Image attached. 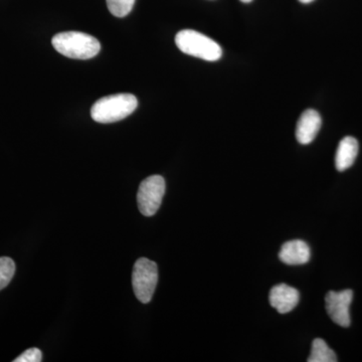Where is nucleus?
Here are the masks:
<instances>
[{"label": "nucleus", "mask_w": 362, "mask_h": 362, "mask_svg": "<svg viewBox=\"0 0 362 362\" xmlns=\"http://www.w3.org/2000/svg\"><path fill=\"white\" fill-rule=\"evenodd\" d=\"M52 47L66 58L89 59L96 57L101 49L99 40L84 33H59L52 40Z\"/></svg>", "instance_id": "nucleus-1"}, {"label": "nucleus", "mask_w": 362, "mask_h": 362, "mask_svg": "<svg viewBox=\"0 0 362 362\" xmlns=\"http://www.w3.org/2000/svg\"><path fill=\"white\" fill-rule=\"evenodd\" d=\"M137 106V98L134 95H111L101 98L93 105L90 116L98 123H114L127 118L136 110Z\"/></svg>", "instance_id": "nucleus-2"}, {"label": "nucleus", "mask_w": 362, "mask_h": 362, "mask_svg": "<svg viewBox=\"0 0 362 362\" xmlns=\"http://www.w3.org/2000/svg\"><path fill=\"white\" fill-rule=\"evenodd\" d=\"M175 44L183 54L204 61H218L223 56V49L218 42L195 30H181L176 35Z\"/></svg>", "instance_id": "nucleus-3"}, {"label": "nucleus", "mask_w": 362, "mask_h": 362, "mask_svg": "<svg viewBox=\"0 0 362 362\" xmlns=\"http://www.w3.org/2000/svg\"><path fill=\"white\" fill-rule=\"evenodd\" d=\"M158 283V267L156 262L141 258L136 262L132 274L135 296L141 303H149Z\"/></svg>", "instance_id": "nucleus-4"}, {"label": "nucleus", "mask_w": 362, "mask_h": 362, "mask_svg": "<svg viewBox=\"0 0 362 362\" xmlns=\"http://www.w3.org/2000/svg\"><path fill=\"white\" fill-rule=\"evenodd\" d=\"M165 180L160 175H152L142 181L137 194L138 207L145 216H154L161 206L165 194Z\"/></svg>", "instance_id": "nucleus-5"}, {"label": "nucleus", "mask_w": 362, "mask_h": 362, "mask_svg": "<svg viewBox=\"0 0 362 362\" xmlns=\"http://www.w3.org/2000/svg\"><path fill=\"white\" fill-rule=\"evenodd\" d=\"M354 299L351 290L340 292L330 291L325 297V306L331 320L341 327L350 325L349 307Z\"/></svg>", "instance_id": "nucleus-6"}, {"label": "nucleus", "mask_w": 362, "mask_h": 362, "mask_svg": "<svg viewBox=\"0 0 362 362\" xmlns=\"http://www.w3.org/2000/svg\"><path fill=\"white\" fill-rule=\"evenodd\" d=\"M299 292L291 286H274L269 295L271 306L281 314L289 313L299 303Z\"/></svg>", "instance_id": "nucleus-7"}, {"label": "nucleus", "mask_w": 362, "mask_h": 362, "mask_svg": "<svg viewBox=\"0 0 362 362\" xmlns=\"http://www.w3.org/2000/svg\"><path fill=\"white\" fill-rule=\"evenodd\" d=\"M322 125L320 114L313 109L304 111L297 122L296 138L302 145L310 144Z\"/></svg>", "instance_id": "nucleus-8"}, {"label": "nucleus", "mask_w": 362, "mask_h": 362, "mask_svg": "<svg viewBox=\"0 0 362 362\" xmlns=\"http://www.w3.org/2000/svg\"><path fill=\"white\" fill-rule=\"evenodd\" d=\"M311 257L310 247L302 240L285 243L279 252V258L287 265H303Z\"/></svg>", "instance_id": "nucleus-9"}, {"label": "nucleus", "mask_w": 362, "mask_h": 362, "mask_svg": "<svg viewBox=\"0 0 362 362\" xmlns=\"http://www.w3.org/2000/svg\"><path fill=\"white\" fill-rule=\"evenodd\" d=\"M358 142L356 138L350 136L343 138L338 145L337 156H335V166L338 171L342 173L351 168L358 154Z\"/></svg>", "instance_id": "nucleus-10"}, {"label": "nucleus", "mask_w": 362, "mask_h": 362, "mask_svg": "<svg viewBox=\"0 0 362 362\" xmlns=\"http://www.w3.org/2000/svg\"><path fill=\"white\" fill-rule=\"evenodd\" d=\"M337 356L335 352L326 344L324 340L317 338L312 343L310 356L308 362H337Z\"/></svg>", "instance_id": "nucleus-11"}, {"label": "nucleus", "mask_w": 362, "mask_h": 362, "mask_svg": "<svg viewBox=\"0 0 362 362\" xmlns=\"http://www.w3.org/2000/svg\"><path fill=\"white\" fill-rule=\"evenodd\" d=\"M14 273H16V264L13 259L8 257H1L0 258V291L11 283Z\"/></svg>", "instance_id": "nucleus-12"}, {"label": "nucleus", "mask_w": 362, "mask_h": 362, "mask_svg": "<svg viewBox=\"0 0 362 362\" xmlns=\"http://www.w3.org/2000/svg\"><path fill=\"white\" fill-rule=\"evenodd\" d=\"M135 0H107L109 11L116 18H125L131 13Z\"/></svg>", "instance_id": "nucleus-13"}, {"label": "nucleus", "mask_w": 362, "mask_h": 362, "mask_svg": "<svg viewBox=\"0 0 362 362\" xmlns=\"http://www.w3.org/2000/svg\"><path fill=\"white\" fill-rule=\"evenodd\" d=\"M42 354L39 349H30L25 350L21 356L14 359V362H40Z\"/></svg>", "instance_id": "nucleus-14"}, {"label": "nucleus", "mask_w": 362, "mask_h": 362, "mask_svg": "<svg viewBox=\"0 0 362 362\" xmlns=\"http://www.w3.org/2000/svg\"><path fill=\"white\" fill-rule=\"evenodd\" d=\"M302 4H310V2L314 1V0H299Z\"/></svg>", "instance_id": "nucleus-15"}, {"label": "nucleus", "mask_w": 362, "mask_h": 362, "mask_svg": "<svg viewBox=\"0 0 362 362\" xmlns=\"http://www.w3.org/2000/svg\"><path fill=\"white\" fill-rule=\"evenodd\" d=\"M240 1L244 2V4H250L252 0H240Z\"/></svg>", "instance_id": "nucleus-16"}]
</instances>
